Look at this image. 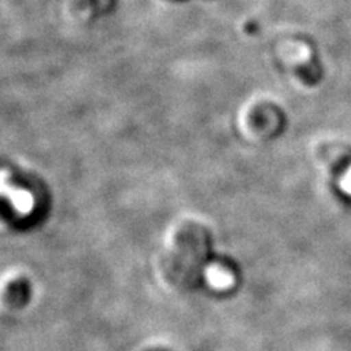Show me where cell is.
<instances>
[{"mask_svg":"<svg viewBox=\"0 0 351 351\" xmlns=\"http://www.w3.org/2000/svg\"><path fill=\"white\" fill-rule=\"evenodd\" d=\"M10 304L15 306V307H21V306H25V303L29 299V290L25 284H16L14 285L12 289H10Z\"/></svg>","mask_w":351,"mask_h":351,"instance_id":"6da1fadb","label":"cell"}]
</instances>
